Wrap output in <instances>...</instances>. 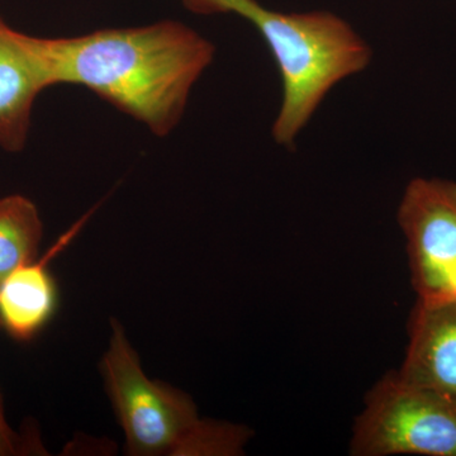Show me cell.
<instances>
[{"label": "cell", "mask_w": 456, "mask_h": 456, "mask_svg": "<svg viewBox=\"0 0 456 456\" xmlns=\"http://www.w3.org/2000/svg\"><path fill=\"white\" fill-rule=\"evenodd\" d=\"M398 377L456 402V294L417 299Z\"/></svg>", "instance_id": "52a82bcc"}, {"label": "cell", "mask_w": 456, "mask_h": 456, "mask_svg": "<svg viewBox=\"0 0 456 456\" xmlns=\"http://www.w3.org/2000/svg\"><path fill=\"white\" fill-rule=\"evenodd\" d=\"M51 86L41 38L14 31L0 18V147L20 152L31 128L32 108Z\"/></svg>", "instance_id": "8992f818"}, {"label": "cell", "mask_w": 456, "mask_h": 456, "mask_svg": "<svg viewBox=\"0 0 456 456\" xmlns=\"http://www.w3.org/2000/svg\"><path fill=\"white\" fill-rule=\"evenodd\" d=\"M248 440V431L241 426L200 419L196 430L185 441L179 455L241 454Z\"/></svg>", "instance_id": "30bf717a"}, {"label": "cell", "mask_w": 456, "mask_h": 456, "mask_svg": "<svg viewBox=\"0 0 456 456\" xmlns=\"http://www.w3.org/2000/svg\"><path fill=\"white\" fill-rule=\"evenodd\" d=\"M86 217L77 222L40 259L18 266L0 279V327L14 340L29 341L49 323L57 307L50 261L77 236Z\"/></svg>", "instance_id": "ba28073f"}, {"label": "cell", "mask_w": 456, "mask_h": 456, "mask_svg": "<svg viewBox=\"0 0 456 456\" xmlns=\"http://www.w3.org/2000/svg\"><path fill=\"white\" fill-rule=\"evenodd\" d=\"M42 231L32 200L20 194L0 198V279L37 259Z\"/></svg>", "instance_id": "9c48e42d"}, {"label": "cell", "mask_w": 456, "mask_h": 456, "mask_svg": "<svg viewBox=\"0 0 456 456\" xmlns=\"http://www.w3.org/2000/svg\"><path fill=\"white\" fill-rule=\"evenodd\" d=\"M102 373L125 431L128 454L179 455L200 424L197 408L184 392L147 378L125 330L114 320Z\"/></svg>", "instance_id": "3957f363"}, {"label": "cell", "mask_w": 456, "mask_h": 456, "mask_svg": "<svg viewBox=\"0 0 456 456\" xmlns=\"http://www.w3.org/2000/svg\"><path fill=\"white\" fill-rule=\"evenodd\" d=\"M355 456H456V402L387 375L369 393L351 439Z\"/></svg>", "instance_id": "277c9868"}, {"label": "cell", "mask_w": 456, "mask_h": 456, "mask_svg": "<svg viewBox=\"0 0 456 456\" xmlns=\"http://www.w3.org/2000/svg\"><path fill=\"white\" fill-rule=\"evenodd\" d=\"M253 23L268 45L281 79V102L272 136L294 147L329 93L370 65L373 51L355 29L331 12L273 11L256 0H222Z\"/></svg>", "instance_id": "7a4b0ae2"}, {"label": "cell", "mask_w": 456, "mask_h": 456, "mask_svg": "<svg viewBox=\"0 0 456 456\" xmlns=\"http://www.w3.org/2000/svg\"><path fill=\"white\" fill-rule=\"evenodd\" d=\"M32 444L33 441L23 439L9 426L0 395V456L25 455L29 454V452H37V446Z\"/></svg>", "instance_id": "8fae6325"}, {"label": "cell", "mask_w": 456, "mask_h": 456, "mask_svg": "<svg viewBox=\"0 0 456 456\" xmlns=\"http://www.w3.org/2000/svg\"><path fill=\"white\" fill-rule=\"evenodd\" d=\"M397 220L419 298L456 294V182L411 180Z\"/></svg>", "instance_id": "5b68a950"}, {"label": "cell", "mask_w": 456, "mask_h": 456, "mask_svg": "<svg viewBox=\"0 0 456 456\" xmlns=\"http://www.w3.org/2000/svg\"><path fill=\"white\" fill-rule=\"evenodd\" d=\"M41 46L51 86H84L159 137L182 121L216 56L211 41L175 20L41 38Z\"/></svg>", "instance_id": "6da1fadb"}]
</instances>
